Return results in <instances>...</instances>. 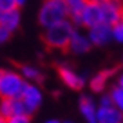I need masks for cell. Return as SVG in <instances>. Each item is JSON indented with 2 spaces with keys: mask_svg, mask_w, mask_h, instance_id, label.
Segmentation results:
<instances>
[{
  "mask_svg": "<svg viewBox=\"0 0 123 123\" xmlns=\"http://www.w3.org/2000/svg\"><path fill=\"white\" fill-rule=\"evenodd\" d=\"M98 123H123V113L116 106H98L97 108Z\"/></svg>",
  "mask_w": 123,
  "mask_h": 123,
  "instance_id": "8fae6325",
  "label": "cell"
},
{
  "mask_svg": "<svg viewBox=\"0 0 123 123\" xmlns=\"http://www.w3.org/2000/svg\"><path fill=\"white\" fill-rule=\"evenodd\" d=\"M58 75L64 84H67L69 89L72 90H80L83 89V86L86 84V79L83 76H80L78 72H75L71 67L68 65H60L58 67Z\"/></svg>",
  "mask_w": 123,
  "mask_h": 123,
  "instance_id": "ba28073f",
  "label": "cell"
},
{
  "mask_svg": "<svg viewBox=\"0 0 123 123\" xmlns=\"http://www.w3.org/2000/svg\"><path fill=\"white\" fill-rule=\"evenodd\" d=\"M18 8V4L15 0H0V12L11 11Z\"/></svg>",
  "mask_w": 123,
  "mask_h": 123,
  "instance_id": "ffe728a7",
  "label": "cell"
},
{
  "mask_svg": "<svg viewBox=\"0 0 123 123\" xmlns=\"http://www.w3.org/2000/svg\"><path fill=\"white\" fill-rule=\"evenodd\" d=\"M87 1H89V3H94V4H104V3H105L106 0H87Z\"/></svg>",
  "mask_w": 123,
  "mask_h": 123,
  "instance_id": "cb8c5ba5",
  "label": "cell"
},
{
  "mask_svg": "<svg viewBox=\"0 0 123 123\" xmlns=\"http://www.w3.org/2000/svg\"><path fill=\"white\" fill-rule=\"evenodd\" d=\"M91 42H90L89 36L87 35H83L75 31L71 37V42H69V46H68V50L73 53V54H84L91 49Z\"/></svg>",
  "mask_w": 123,
  "mask_h": 123,
  "instance_id": "7c38bea8",
  "label": "cell"
},
{
  "mask_svg": "<svg viewBox=\"0 0 123 123\" xmlns=\"http://www.w3.org/2000/svg\"><path fill=\"white\" fill-rule=\"evenodd\" d=\"M10 36H11V32H10L8 29L3 28V26H0V44L6 43L7 40L10 39Z\"/></svg>",
  "mask_w": 123,
  "mask_h": 123,
  "instance_id": "44dd1931",
  "label": "cell"
},
{
  "mask_svg": "<svg viewBox=\"0 0 123 123\" xmlns=\"http://www.w3.org/2000/svg\"><path fill=\"white\" fill-rule=\"evenodd\" d=\"M44 123H62V122L57 120V119H50V120H47V122H44Z\"/></svg>",
  "mask_w": 123,
  "mask_h": 123,
  "instance_id": "484cf974",
  "label": "cell"
},
{
  "mask_svg": "<svg viewBox=\"0 0 123 123\" xmlns=\"http://www.w3.org/2000/svg\"><path fill=\"white\" fill-rule=\"evenodd\" d=\"M102 12V22L113 26L115 24L120 22L123 17V3L120 0H106L101 4Z\"/></svg>",
  "mask_w": 123,
  "mask_h": 123,
  "instance_id": "8992f818",
  "label": "cell"
},
{
  "mask_svg": "<svg viewBox=\"0 0 123 123\" xmlns=\"http://www.w3.org/2000/svg\"><path fill=\"white\" fill-rule=\"evenodd\" d=\"M73 25L78 26H84V28H93L98 24H102V12H101V6L100 4H94V3H86L82 11L78 15L71 17Z\"/></svg>",
  "mask_w": 123,
  "mask_h": 123,
  "instance_id": "277c9868",
  "label": "cell"
},
{
  "mask_svg": "<svg viewBox=\"0 0 123 123\" xmlns=\"http://www.w3.org/2000/svg\"><path fill=\"white\" fill-rule=\"evenodd\" d=\"M113 105V102H112V98L109 94H104L101 97L100 100V106H111Z\"/></svg>",
  "mask_w": 123,
  "mask_h": 123,
  "instance_id": "7402d4cb",
  "label": "cell"
},
{
  "mask_svg": "<svg viewBox=\"0 0 123 123\" xmlns=\"http://www.w3.org/2000/svg\"><path fill=\"white\" fill-rule=\"evenodd\" d=\"M64 1L67 3L68 8H69V18L73 15H78L84 7V4L87 3V0H64Z\"/></svg>",
  "mask_w": 123,
  "mask_h": 123,
  "instance_id": "e0dca14e",
  "label": "cell"
},
{
  "mask_svg": "<svg viewBox=\"0 0 123 123\" xmlns=\"http://www.w3.org/2000/svg\"><path fill=\"white\" fill-rule=\"evenodd\" d=\"M26 83L17 71H0V98H21Z\"/></svg>",
  "mask_w": 123,
  "mask_h": 123,
  "instance_id": "3957f363",
  "label": "cell"
},
{
  "mask_svg": "<svg viewBox=\"0 0 123 123\" xmlns=\"http://www.w3.org/2000/svg\"><path fill=\"white\" fill-rule=\"evenodd\" d=\"M19 24H21V14L18 8L11 10V11L0 12V26L8 29L11 33L15 29H18Z\"/></svg>",
  "mask_w": 123,
  "mask_h": 123,
  "instance_id": "5bb4252c",
  "label": "cell"
},
{
  "mask_svg": "<svg viewBox=\"0 0 123 123\" xmlns=\"http://www.w3.org/2000/svg\"><path fill=\"white\" fill-rule=\"evenodd\" d=\"M7 123H31V115L28 113H18L7 119Z\"/></svg>",
  "mask_w": 123,
  "mask_h": 123,
  "instance_id": "d6986e66",
  "label": "cell"
},
{
  "mask_svg": "<svg viewBox=\"0 0 123 123\" xmlns=\"http://www.w3.org/2000/svg\"><path fill=\"white\" fill-rule=\"evenodd\" d=\"M79 109L83 115L86 123H98L97 122V105L89 95H82L79 100Z\"/></svg>",
  "mask_w": 123,
  "mask_h": 123,
  "instance_id": "4fadbf2b",
  "label": "cell"
},
{
  "mask_svg": "<svg viewBox=\"0 0 123 123\" xmlns=\"http://www.w3.org/2000/svg\"><path fill=\"white\" fill-rule=\"evenodd\" d=\"M120 1H122V3H123V0H120Z\"/></svg>",
  "mask_w": 123,
  "mask_h": 123,
  "instance_id": "f1b7e54d",
  "label": "cell"
},
{
  "mask_svg": "<svg viewBox=\"0 0 123 123\" xmlns=\"http://www.w3.org/2000/svg\"><path fill=\"white\" fill-rule=\"evenodd\" d=\"M122 21H123V17H122Z\"/></svg>",
  "mask_w": 123,
  "mask_h": 123,
  "instance_id": "f546056e",
  "label": "cell"
},
{
  "mask_svg": "<svg viewBox=\"0 0 123 123\" xmlns=\"http://www.w3.org/2000/svg\"><path fill=\"white\" fill-rule=\"evenodd\" d=\"M15 1H17L18 7H21L22 4H25V1H26V0H15Z\"/></svg>",
  "mask_w": 123,
  "mask_h": 123,
  "instance_id": "d4e9b609",
  "label": "cell"
},
{
  "mask_svg": "<svg viewBox=\"0 0 123 123\" xmlns=\"http://www.w3.org/2000/svg\"><path fill=\"white\" fill-rule=\"evenodd\" d=\"M117 72H119V67H115V68H109V69H104V71L98 72L97 75H94L89 83L91 91H94V93L104 91V89L106 87V84L109 82V79Z\"/></svg>",
  "mask_w": 123,
  "mask_h": 123,
  "instance_id": "30bf717a",
  "label": "cell"
},
{
  "mask_svg": "<svg viewBox=\"0 0 123 123\" xmlns=\"http://www.w3.org/2000/svg\"><path fill=\"white\" fill-rule=\"evenodd\" d=\"M18 113H26L21 98H0V115L4 119Z\"/></svg>",
  "mask_w": 123,
  "mask_h": 123,
  "instance_id": "9c48e42d",
  "label": "cell"
},
{
  "mask_svg": "<svg viewBox=\"0 0 123 123\" xmlns=\"http://www.w3.org/2000/svg\"><path fill=\"white\" fill-rule=\"evenodd\" d=\"M75 25L71 19H65L61 22L53 25L50 28H46V32L43 35V40L47 47L54 49V50H68V46L71 42L73 32H75Z\"/></svg>",
  "mask_w": 123,
  "mask_h": 123,
  "instance_id": "6da1fadb",
  "label": "cell"
},
{
  "mask_svg": "<svg viewBox=\"0 0 123 123\" xmlns=\"http://www.w3.org/2000/svg\"><path fill=\"white\" fill-rule=\"evenodd\" d=\"M68 18L69 8L64 0H44L39 10V24L44 29Z\"/></svg>",
  "mask_w": 123,
  "mask_h": 123,
  "instance_id": "7a4b0ae2",
  "label": "cell"
},
{
  "mask_svg": "<svg viewBox=\"0 0 123 123\" xmlns=\"http://www.w3.org/2000/svg\"><path fill=\"white\" fill-rule=\"evenodd\" d=\"M112 39L116 40L117 43H123V21L112 26Z\"/></svg>",
  "mask_w": 123,
  "mask_h": 123,
  "instance_id": "ac0fdd59",
  "label": "cell"
},
{
  "mask_svg": "<svg viewBox=\"0 0 123 123\" xmlns=\"http://www.w3.org/2000/svg\"><path fill=\"white\" fill-rule=\"evenodd\" d=\"M21 101L24 104L25 112L28 115H32L42 105V102H43V93L39 89V86L26 83V86H25V89L22 91V95H21Z\"/></svg>",
  "mask_w": 123,
  "mask_h": 123,
  "instance_id": "5b68a950",
  "label": "cell"
},
{
  "mask_svg": "<svg viewBox=\"0 0 123 123\" xmlns=\"http://www.w3.org/2000/svg\"><path fill=\"white\" fill-rule=\"evenodd\" d=\"M87 36L93 46H105L112 40V26L104 22L98 24L89 29Z\"/></svg>",
  "mask_w": 123,
  "mask_h": 123,
  "instance_id": "52a82bcc",
  "label": "cell"
},
{
  "mask_svg": "<svg viewBox=\"0 0 123 123\" xmlns=\"http://www.w3.org/2000/svg\"><path fill=\"white\" fill-rule=\"evenodd\" d=\"M64 123H73V122H71V120H67V122H64Z\"/></svg>",
  "mask_w": 123,
  "mask_h": 123,
  "instance_id": "83f0119b",
  "label": "cell"
},
{
  "mask_svg": "<svg viewBox=\"0 0 123 123\" xmlns=\"http://www.w3.org/2000/svg\"><path fill=\"white\" fill-rule=\"evenodd\" d=\"M19 73L26 82H32V83H40L43 80V73L39 68L33 67V65H22L19 69Z\"/></svg>",
  "mask_w": 123,
  "mask_h": 123,
  "instance_id": "9a60e30c",
  "label": "cell"
},
{
  "mask_svg": "<svg viewBox=\"0 0 123 123\" xmlns=\"http://www.w3.org/2000/svg\"><path fill=\"white\" fill-rule=\"evenodd\" d=\"M109 95L112 98L113 106H116L119 111L123 113V89H120L117 84H115L109 91Z\"/></svg>",
  "mask_w": 123,
  "mask_h": 123,
  "instance_id": "2e32d148",
  "label": "cell"
},
{
  "mask_svg": "<svg viewBox=\"0 0 123 123\" xmlns=\"http://www.w3.org/2000/svg\"><path fill=\"white\" fill-rule=\"evenodd\" d=\"M0 123H7V119H4L1 115H0Z\"/></svg>",
  "mask_w": 123,
  "mask_h": 123,
  "instance_id": "4316f807",
  "label": "cell"
},
{
  "mask_svg": "<svg viewBox=\"0 0 123 123\" xmlns=\"http://www.w3.org/2000/svg\"><path fill=\"white\" fill-rule=\"evenodd\" d=\"M117 86H119L120 89H123V73L119 75V79H117Z\"/></svg>",
  "mask_w": 123,
  "mask_h": 123,
  "instance_id": "603a6c76",
  "label": "cell"
}]
</instances>
